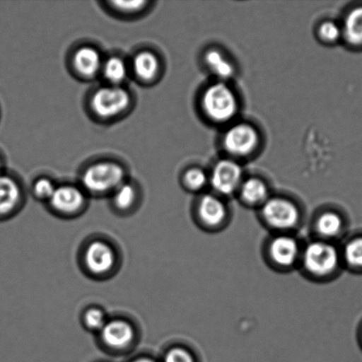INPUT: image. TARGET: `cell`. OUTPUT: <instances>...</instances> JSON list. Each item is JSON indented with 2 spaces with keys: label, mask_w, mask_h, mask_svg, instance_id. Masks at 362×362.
<instances>
[{
  "label": "cell",
  "mask_w": 362,
  "mask_h": 362,
  "mask_svg": "<svg viewBox=\"0 0 362 362\" xmlns=\"http://www.w3.org/2000/svg\"><path fill=\"white\" fill-rule=\"evenodd\" d=\"M202 104L208 118L218 123L229 122L238 110L235 94L223 83L209 86L202 95Z\"/></svg>",
  "instance_id": "1"
},
{
  "label": "cell",
  "mask_w": 362,
  "mask_h": 362,
  "mask_svg": "<svg viewBox=\"0 0 362 362\" xmlns=\"http://www.w3.org/2000/svg\"><path fill=\"white\" fill-rule=\"evenodd\" d=\"M339 252L325 241H314L308 245L303 254V265L310 274L317 276L331 275L338 267Z\"/></svg>",
  "instance_id": "2"
},
{
  "label": "cell",
  "mask_w": 362,
  "mask_h": 362,
  "mask_svg": "<svg viewBox=\"0 0 362 362\" xmlns=\"http://www.w3.org/2000/svg\"><path fill=\"white\" fill-rule=\"evenodd\" d=\"M124 175L125 173L118 164L98 163L87 169L83 177V182L88 190L104 193L118 188L122 184Z\"/></svg>",
  "instance_id": "3"
},
{
  "label": "cell",
  "mask_w": 362,
  "mask_h": 362,
  "mask_svg": "<svg viewBox=\"0 0 362 362\" xmlns=\"http://www.w3.org/2000/svg\"><path fill=\"white\" fill-rule=\"evenodd\" d=\"M130 97L124 88L117 86L105 87L95 91L91 100V107L101 118H112L120 115L129 105Z\"/></svg>",
  "instance_id": "4"
},
{
  "label": "cell",
  "mask_w": 362,
  "mask_h": 362,
  "mask_svg": "<svg viewBox=\"0 0 362 362\" xmlns=\"http://www.w3.org/2000/svg\"><path fill=\"white\" fill-rule=\"evenodd\" d=\"M262 214L269 226L279 230L293 228L300 219L296 205L279 197L268 199L262 205Z\"/></svg>",
  "instance_id": "5"
},
{
  "label": "cell",
  "mask_w": 362,
  "mask_h": 362,
  "mask_svg": "<svg viewBox=\"0 0 362 362\" xmlns=\"http://www.w3.org/2000/svg\"><path fill=\"white\" fill-rule=\"evenodd\" d=\"M259 136L257 130L247 124H237L230 127L223 137V145L229 153L245 157L257 147Z\"/></svg>",
  "instance_id": "6"
},
{
  "label": "cell",
  "mask_w": 362,
  "mask_h": 362,
  "mask_svg": "<svg viewBox=\"0 0 362 362\" xmlns=\"http://www.w3.org/2000/svg\"><path fill=\"white\" fill-rule=\"evenodd\" d=\"M243 171L240 166L233 160H221L215 165L211 175V185L218 193L229 195L241 186Z\"/></svg>",
  "instance_id": "7"
},
{
  "label": "cell",
  "mask_w": 362,
  "mask_h": 362,
  "mask_svg": "<svg viewBox=\"0 0 362 362\" xmlns=\"http://www.w3.org/2000/svg\"><path fill=\"white\" fill-rule=\"evenodd\" d=\"M85 264L94 274H105L111 271L115 264V252L109 245L103 241H95L87 248Z\"/></svg>",
  "instance_id": "8"
},
{
  "label": "cell",
  "mask_w": 362,
  "mask_h": 362,
  "mask_svg": "<svg viewBox=\"0 0 362 362\" xmlns=\"http://www.w3.org/2000/svg\"><path fill=\"white\" fill-rule=\"evenodd\" d=\"M299 255V244L293 237L280 235L273 239L269 245L272 260L280 267H291L296 264Z\"/></svg>",
  "instance_id": "9"
},
{
  "label": "cell",
  "mask_w": 362,
  "mask_h": 362,
  "mask_svg": "<svg viewBox=\"0 0 362 362\" xmlns=\"http://www.w3.org/2000/svg\"><path fill=\"white\" fill-rule=\"evenodd\" d=\"M101 332L104 342L113 349H124L129 346L134 336L132 326L123 320L106 322Z\"/></svg>",
  "instance_id": "10"
},
{
  "label": "cell",
  "mask_w": 362,
  "mask_h": 362,
  "mask_svg": "<svg viewBox=\"0 0 362 362\" xmlns=\"http://www.w3.org/2000/svg\"><path fill=\"white\" fill-rule=\"evenodd\" d=\"M198 215L201 221L209 227L221 226L227 216L225 204L214 195H204L199 202Z\"/></svg>",
  "instance_id": "11"
},
{
  "label": "cell",
  "mask_w": 362,
  "mask_h": 362,
  "mask_svg": "<svg viewBox=\"0 0 362 362\" xmlns=\"http://www.w3.org/2000/svg\"><path fill=\"white\" fill-rule=\"evenodd\" d=\"M49 201L56 211L62 213H74L83 207L84 197L78 188L65 186L56 188Z\"/></svg>",
  "instance_id": "12"
},
{
  "label": "cell",
  "mask_w": 362,
  "mask_h": 362,
  "mask_svg": "<svg viewBox=\"0 0 362 362\" xmlns=\"http://www.w3.org/2000/svg\"><path fill=\"white\" fill-rule=\"evenodd\" d=\"M21 199V189L11 177L0 175V215L13 211Z\"/></svg>",
  "instance_id": "13"
},
{
  "label": "cell",
  "mask_w": 362,
  "mask_h": 362,
  "mask_svg": "<svg viewBox=\"0 0 362 362\" xmlns=\"http://www.w3.org/2000/svg\"><path fill=\"white\" fill-rule=\"evenodd\" d=\"M74 66L85 76H93L102 66L100 54L91 47L81 48L74 58Z\"/></svg>",
  "instance_id": "14"
},
{
  "label": "cell",
  "mask_w": 362,
  "mask_h": 362,
  "mask_svg": "<svg viewBox=\"0 0 362 362\" xmlns=\"http://www.w3.org/2000/svg\"><path fill=\"white\" fill-rule=\"evenodd\" d=\"M240 194L243 200L250 205H264L268 200V187L264 181L252 178L240 186Z\"/></svg>",
  "instance_id": "15"
},
{
  "label": "cell",
  "mask_w": 362,
  "mask_h": 362,
  "mask_svg": "<svg viewBox=\"0 0 362 362\" xmlns=\"http://www.w3.org/2000/svg\"><path fill=\"white\" fill-rule=\"evenodd\" d=\"M205 63L209 70L219 78L228 79L233 76L234 67L232 62L218 49H212L206 52Z\"/></svg>",
  "instance_id": "16"
},
{
  "label": "cell",
  "mask_w": 362,
  "mask_h": 362,
  "mask_svg": "<svg viewBox=\"0 0 362 362\" xmlns=\"http://www.w3.org/2000/svg\"><path fill=\"white\" fill-rule=\"evenodd\" d=\"M343 33L350 45H362V6L351 11L346 16Z\"/></svg>",
  "instance_id": "17"
},
{
  "label": "cell",
  "mask_w": 362,
  "mask_h": 362,
  "mask_svg": "<svg viewBox=\"0 0 362 362\" xmlns=\"http://www.w3.org/2000/svg\"><path fill=\"white\" fill-rule=\"evenodd\" d=\"M159 62L153 53L143 52L134 60V72L143 80L153 79L158 74Z\"/></svg>",
  "instance_id": "18"
},
{
  "label": "cell",
  "mask_w": 362,
  "mask_h": 362,
  "mask_svg": "<svg viewBox=\"0 0 362 362\" xmlns=\"http://www.w3.org/2000/svg\"><path fill=\"white\" fill-rule=\"evenodd\" d=\"M342 228V218L335 212L322 213L317 219V229L319 234L328 239L338 236Z\"/></svg>",
  "instance_id": "19"
},
{
  "label": "cell",
  "mask_w": 362,
  "mask_h": 362,
  "mask_svg": "<svg viewBox=\"0 0 362 362\" xmlns=\"http://www.w3.org/2000/svg\"><path fill=\"white\" fill-rule=\"evenodd\" d=\"M103 72L106 79L112 84L118 85L125 80L127 70L126 64L122 59L112 57L105 62Z\"/></svg>",
  "instance_id": "20"
},
{
  "label": "cell",
  "mask_w": 362,
  "mask_h": 362,
  "mask_svg": "<svg viewBox=\"0 0 362 362\" xmlns=\"http://www.w3.org/2000/svg\"><path fill=\"white\" fill-rule=\"evenodd\" d=\"M136 200V190L129 184H122L116 188L115 204L120 209H127L133 205Z\"/></svg>",
  "instance_id": "21"
},
{
  "label": "cell",
  "mask_w": 362,
  "mask_h": 362,
  "mask_svg": "<svg viewBox=\"0 0 362 362\" xmlns=\"http://www.w3.org/2000/svg\"><path fill=\"white\" fill-rule=\"evenodd\" d=\"M345 258L352 267L362 268V238H357L346 244Z\"/></svg>",
  "instance_id": "22"
},
{
  "label": "cell",
  "mask_w": 362,
  "mask_h": 362,
  "mask_svg": "<svg viewBox=\"0 0 362 362\" xmlns=\"http://www.w3.org/2000/svg\"><path fill=\"white\" fill-rule=\"evenodd\" d=\"M185 184L191 190H200L207 182V176L201 169L188 170L184 177Z\"/></svg>",
  "instance_id": "23"
},
{
  "label": "cell",
  "mask_w": 362,
  "mask_h": 362,
  "mask_svg": "<svg viewBox=\"0 0 362 362\" xmlns=\"http://www.w3.org/2000/svg\"><path fill=\"white\" fill-rule=\"evenodd\" d=\"M319 35L325 42H334L341 37V30L334 21H325L319 28Z\"/></svg>",
  "instance_id": "24"
},
{
  "label": "cell",
  "mask_w": 362,
  "mask_h": 362,
  "mask_svg": "<svg viewBox=\"0 0 362 362\" xmlns=\"http://www.w3.org/2000/svg\"><path fill=\"white\" fill-rule=\"evenodd\" d=\"M85 324L92 329H102L105 325V315L98 308H91L84 315Z\"/></svg>",
  "instance_id": "25"
},
{
  "label": "cell",
  "mask_w": 362,
  "mask_h": 362,
  "mask_svg": "<svg viewBox=\"0 0 362 362\" xmlns=\"http://www.w3.org/2000/svg\"><path fill=\"white\" fill-rule=\"evenodd\" d=\"M164 362H197L187 350L175 347L165 354Z\"/></svg>",
  "instance_id": "26"
},
{
  "label": "cell",
  "mask_w": 362,
  "mask_h": 362,
  "mask_svg": "<svg viewBox=\"0 0 362 362\" xmlns=\"http://www.w3.org/2000/svg\"><path fill=\"white\" fill-rule=\"evenodd\" d=\"M56 187L51 180L41 179L35 184V193L38 197L42 199H51L54 194Z\"/></svg>",
  "instance_id": "27"
},
{
  "label": "cell",
  "mask_w": 362,
  "mask_h": 362,
  "mask_svg": "<svg viewBox=\"0 0 362 362\" xmlns=\"http://www.w3.org/2000/svg\"><path fill=\"white\" fill-rule=\"evenodd\" d=\"M112 5L124 12H136L146 5L145 1H115Z\"/></svg>",
  "instance_id": "28"
},
{
  "label": "cell",
  "mask_w": 362,
  "mask_h": 362,
  "mask_svg": "<svg viewBox=\"0 0 362 362\" xmlns=\"http://www.w3.org/2000/svg\"><path fill=\"white\" fill-rule=\"evenodd\" d=\"M133 362H156L153 360L148 359V358H141V359H137L134 361Z\"/></svg>",
  "instance_id": "29"
},
{
  "label": "cell",
  "mask_w": 362,
  "mask_h": 362,
  "mask_svg": "<svg viewBox=\"0 0 362 362\" xmlns=\"http://www.w3.org/2000/svg\"><path fill=\"white\" fill-rule=\"evenodd\" d=\"M1 168H2V163H1V160H0V171H1Z\"/></svg>",
  "instance_id": "30"
}]
</instances>
